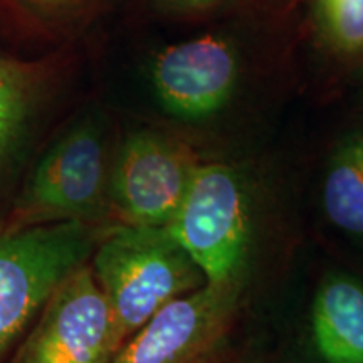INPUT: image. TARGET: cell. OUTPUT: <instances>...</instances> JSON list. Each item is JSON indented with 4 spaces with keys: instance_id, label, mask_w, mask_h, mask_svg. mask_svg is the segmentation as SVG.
Returning a JSON list of instances; mask_svg holds the SVG:
<instances>
[{
    "instance_id": "obj_14",
    "label": "cell",
    "mask_w": 363,
    "mask_h": 363,
    "mask_svg": "<svg viewBox=\"0 0 363 363\" xmlns=\"http://www.w3.org/2000/svg\"><path fill=\"white\" fill-rule=\"evenodd\" d=\"M162 2L180 12H203L219 6L224 0H162Z\"/></svg>"
},
{
    "instance_id": "obj_3",
    "label": "cell",
    "mask_w": 363,
    "mask_h": 363,
    "mask_svg": "<svg viewBox=\"0 0 363 363\" xmlns=\"http://www.w3.org/2000/svg\"><path fill=\"white\" fill-rule=\"evenodd\" d=\"M110 170L98 126H74L40 158L2 224L12 229L61 222L106 227L111 224Z\"/></svg>"
},
{
    "instance_id": "obj_7",
    "label": "cell",
    "mask_w": 363,
    "mask_h": 363,
    "mask_svg": "<svg viewBox=\"0 0 363 363\" xmlns=\"http://www.w3.org/2000/svg\"><path fill=\"white\" fill-rule=\"evenodd\" d=\"M242 284H203L175 298L121 345L111 363H211Z\"/></svg>"
},
{
    "instance_id": "obj_5",
    "label": "cell",
    "mask_w": 363,
    "mask_h": 363,
    "mask_svg": "<svg viewBox=\"0 0 363 363\" xmlns=\"http://www.w3.org/2000/svg\"><path fill=\"white\" fill-rule=\"evenodd\" d=\"M120 350L89 261L49 296L7 363H111Z\"/></svg>"
},
{
    "instance_id": "obj_2",
    "label": "cell",
    "mask_w": 363,
    "mask_h": 363,
    "mask_svg": "<svg viewBox=\"0 0 363 363\" xmlns=\"http://www.w3.org/2000/svg\"><path fill=\"white\" fill-rule=\"evenodd\" d=\"M103 229L81 222L0 224V363L9 362L57 286L91 259Z\"/></svg>"
},
{
    "instance_id": "obj_15",
    "label": "cell",
    "mask_w": 363,
    "mask_h": 363,
    "mask_svg": "<svg viewBox=\"0 0 363 363\" xmlns=\"http://www.w3.org/2000/svg\"><path fill=\"white\" fill-rule=\"evenodd\" d=\"M211 363H212V362H211Z\"/></svg>"
},
{
    "instance_id": "obj_4",
    "label": "cell",
    "mask_w": 363,
    "mask_h": 363,
    "mask_svg": "<svg viewBox=\"0 0 363 363\" xmlns=\"http://www.w3.org/2000/svg\"><path fill=\"white\" fill-rule=\"evenodd\" d=\"M169 233L202 271L207 284H242L251 244L242 180L224 163H199Z\"/></svg>"
},
{
    "instance_id": "obj_9",
    "label": "cell",
    "mask_w": 363,
    "mask_h": 363,
    "mask_svg": "<svg viewBox=\"0 0 363 363\" xmlns=\"http://www.w3.org/2000/svg\"><path fill=\"white\" fill-rule=\"evenodd\" d=\"M310 348L316 363H363V281L331 272L313 296Z\"/></svg>"
},
{
    "instance_id": "obj_12",
    "label": "cell",
    "mask_w": 363,
    "mask_h": 363,
    "mask_svg": "<svg viewBox=\"0 0 363 363\" xmlns=\"http://www.w3.org/2000/svg\"><path fill=\"white\" fill-rule=\"evenodd\" d=\"M320 38L343 57H363V0H311Z\"/></svg>"
},
{
    "instance_id": "obj_6",
    "label": "cell",
    "mask_w": 363,
    "mask_h": 363,
    "mask_svg": "<svg viewBox=\"0 0 363 363\" xmlns=\"http://www.w3.org/2000/svg\"><path fill=\"white\" fill-rule=\"evenodd\" d=\"M199 162L175 140L136 131L125 140L110 170L113 222L167 227L179 211Z\"/></svg>"
},
{
    "instance_id": "obj_11",
    "label": "cell",
    "mask_w": 363,
    "mask_h": 363,
    "mask_svg": "<svg viewBox=\"0 0 363 363\" xmlns=\"http://www.w3.org/2000/svg\"><path fill=\"white\" fill-rule=\"evenodd\" d=\"M48 72L45 62L0 56V170L38 103Z\"/></svg>"
},
{
    "instance_id": "obj_10",
    "label": "cell",
    "mask_w": 363,
    "mask_h": 363,
    "mask_svg": "<svg viewBox=\"0 0 363 363\" xmlns=\"http://www.w3.org/2000/svg\"><path fill=\"white\" fill-rule=\"evenodd\" d=\"M321 201L331 224L363 238V133L345 140L331 157Z\"/></svg>"
},
{
    "instance_id": "obj_8",
    "label": "cell",
    "mask_w": 363,
    "mask_h": 363,
    "mask_svg": "<svg viewBox=\"0 0 363 363\" xmlns=\"http://www.w3.org/2000/svg\"><path fill=\"white\" fill-rule=\"evenodd\" d=\"M239 78L234 45L219 35L172 44L157 54L152 81L163 110L180 120H203L229 103Z\"/></svg>"
},
{
    "instance_id": "obj_13",
    "label": "cell",
    "mask_w": 363,
    "mask_h": 363,
    "mask_svg": "<svg viewBox=\"0 0 363 363\" xmlns=\"http://www.w3.org/2000/svg\"><path fill=\"white\" fill-rule=\"evenodd\" d=\"M96 0H0V13L33 33H62L93 11Z\"/></svg>"
},
{
    "instance_id": "obj_1",
    "label": "cell",
    "mask_w": 363,
    "mask_h": 363,
    "mask_svg": "<svg viewBox=\"0 0 363 363\" xmlns=\"http://www.w3.org/2000/svg\"><path fill=\"white\" fill-rule=\"evenodd\" d=\"M89 266L110 306L120 348L163 306L207 284L167 227L111 222Z\"/></svg>"
}]
</instances>
